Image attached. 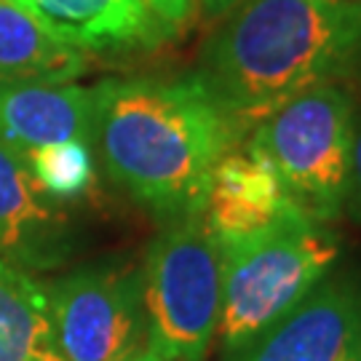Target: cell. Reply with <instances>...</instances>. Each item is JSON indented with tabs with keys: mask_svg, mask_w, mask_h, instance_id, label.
<instances>
[{
	"mask_svg": "<svg viewBox=\"0 0 361 361\" xmlns=\"http://www.w3.org/2000/svg\"><path fill=\"white\" fill-rule=\"evenodd\" d=\"M94 89V142L113 182L161 217L204 214L212 171L235 150L241 129L198 73L113 78Z\"/></svg>",
	"mask_w": 361,
	"mask_h": 361,
	"instance_id": "1",
	"label": "cell"
},
{
	"mask_svg": "<svg viewBox=\"0 0 361 361\" xmlns=\"http://www.w3.org/2000/svg\"><path fill=\"white\" fill-rule=\"evenodd\" d=\"M361 75V0H241L207 40V91L241 129L305 91Z\"/></svg>",
	"mask_w": 361,
	"mask_h": 361,
	"instance_id": "2",
	"label": "cell"
},
{
	"mask_svg": "<svg viewBox=\"0 0 361 361\" xmlns=\"http://www.w3.org/2000/svg\"><path fill=\"white\" fill-rule=\"evenodd\" d=\"M222 252L219 335L228 350H244L324 281L340 255L326 222L302 209L268 228L217 235Z\"/></svg>",
	"mask_w": 361,
	"mask_h": 361,
	"instance_id": "3",
	"label": "cell"
},
{
	"mask_svg": "<svg viewBox=\"0 0 361 361\" xmlns=\"http://www.w3.org/2000/svg\"><path fill=\"white\" fill-rule=\"evenodd\" d=\"M356 121L343 89L305 91L259 121L244 142L265 158L297 207L319 222L340 214L350 190Z\"/></svg>",
	"mask_w": 361,
	"mask_h": 361,
	"instance_id": "4",
	"label": "cell"
},
{
	"mask_svg": "<svg viewBox=\"0 0 361 361\" xmlns=\"http://www.w3.org/2000/svg\"><path fill=\"white\" fill-rule=\"evenodd\" d=\"M150 350L166 361H204L222 316V252L204 214L171 219L142 268Z\"/></svg>",
	"mask_w": 361,
	"mask_h": 361,
	"instance_id": "5",
	"label": "cell"
},
{
	"mask_svg": "<svg viewBox=\"0 0 361 361\" xmlns=\"http://www.w3.org/2000/svg\"><path fill=\"white\" fill-rule=\"evenodd\" d=\"M46 292L65 361H126L150 348L140 268H80Z\"/></svg>",
	"mask_w": 361,
	"mask_h": 361,
	"instance_id": "6",
	"label": "cell"
},
{
	"mask_svg": "<svg viewBox=\"0 0 361 361\" xmlns=\"http://www.w3.org/2000/svg\"><path fill=\"white\" fill-rule=\"evenodd\" d=\"M359 292L343 281H326L249 343L241 361H359Z\"/></svg>",
	"mask_w": 361,
	"mask_h": 361,
	"instance_id": "7",
	"label": "cell"
},
{
	"mask_svg": "<svg viewBox=\"0 0 361 361\" xmlns=\"http://www.w3.org/2000/svg\"><path fill=\"white\" fill-rule=\"evenodd\" d=\"M97 89L78 83H0V140L19 155L94 142Z\"/></svg>",
	"mask_w": 361,
	"mask_h": 361,
	"instance_id": "8",
	"label": "cell"
},
{
	"mask_svg": "<svg viewBox=\"0 0 361 361\" xmlns=\"http://www.w3.org/2000/svg\"><path fill=\"white\" fill-rule=\"evenodd\" d=\"M49 35L78 51L150 49L164 38L142 0H16Z\"/></svg>",
	"mask_w": 361,
	"mask_h": 361,
	"instance_id": "9",
	"label": "cell"
},
{
	"mask_svg": "<svg viewBox=\"0 0 361 361\" xmlns=\"http://www.w3.org/2000/svg\"><path fill=\"white\" fill-rule=\"evenodd\" d=\"M297 209L276 169L257 153L238 147L212 171L204 219L217 235H241L268 228Z\"/></svg>",
	"mask_w": 361,
	"mask_h": 361,
	"instance_id": "10",
	"label": "cell"
},
{
	"mask_svg": "<svg viewBox=\"0 0 361 361\" xmlns=\"http://www.w3.org/2000/svg\"><path fill=\"white\" fill-rule=\"evenodd\" d=\"M65 222L46 204L25 158L0 140V257L13 265H54Z\"/></svg>",
	"mask_w": 361,
	"mask_h": 361,
	"instance_id": "11",
	"label": "cell"
},
{
	"mask_svg": "<svg viewBox=\"0 0 361 361\" xmlns=\"http://www.w3.org/2000/svg\"><path fill=\"white\" fill-rule=\"evenodd\" d=\"M86 54L49 35L16 0H0V83H75Z\"/></svg>",
	"mask_w": 361,
	"mask_h": 361,
	"instance_id": "12",
	"label": "cell"
},
{
	"mask_svg": "<svg viewBox=\"0 0 361 361\" xmlns=\"http://www.w3.org/2000/svg\"><path fill=\"white\" fill-rule=\"evenodd\" d=\"M0 361H65L49 292L6 257H0Z\"/></svg>",
	"mask_w": 361,
	"mask_h": 361,
	"instance_id": "13",
	"label": "cell"
},
{
	"mask_svg": "<svg viewBox=\"0 0 361 361\" xmlns=\"http://www.w3.org/2000/svg\"><path fill=\"white\" fill-rule=\"evenodd\" d=\"M38 190L51 201H73L89 190L94 161L89 142L49 145L22 155Z\"/></svg>",
	"mask_w": 361,
	"mask_h": 361,
	"instance_id": "14",
	"label": "cell"
},
{
	"mask_svg": "<svg viewBox=\"0 0 361 361\" xmlns=\"http://www.w3.org/2000/svg\"><path fill=\"white\" fill-rule=\"evenodd\" d=\"M164 32H180L195 13V0H142Z\"/></svg>",
	"mask_w": 361,
	"mask_h": 361,
	"instance_id": "15",
	"label": "cell"
},
{
	"mask_svg": "<svg viewBox=\"0 0 361 361\" xmlns=\"http://www.w3.org/2000/svg\"><path fill=\"white\" fill-rule=\"evenodd\" d=\"M348 198L353 201V209L361 217V123L356 126V140H353V164H350V190Z\"/></svg>",
	"mask_w": 361,
	"mask_h": 361,
	"instance_id": "16",
	"label": "cell"
},
{
	"mask_svg": "<svg viewBox=\"0 0 361 361\" xmlns=\"http://www.w3.org/2000/svg\"><path fill=\"white\" fill-rule=\"evenodd\" d=\"M238 3L241 0H201V8L209 19H219V16H228Z\"/></svg>",
	"mask_w": 361,
	"mask_h": 361,
	"instance_id": "17",
	"label": "cell"
},
{
	"mask_svg": "<svg viewBox=\"0 0 361 361\" xmlns=\"http://www.w3.org/2000/svg\"><path fill=\"white\" fill-rule=\"evenodd\" d=\"M126 361H166L164 359V356H158V353H155V350H142V353H140V356H134V359H126Z\"/></svg>",
	"mask_w": 361,
	"mask_h": 361,
	"instance_id": "18",
	"label": "cell"
},
{
	"mask_svg": "<svg viewBox=\"0 0 361 361\" xmlns=\"http://www.w3.org/2000/svg\"><path fill=\"white\" fill-rule=\"evenodd\" d=\"M359 361H361V350H359Z\"/></svg>",
	"mask_w": 361,
	"mask_h": 361,
	"instance_id": "19",
	"label": "cell"
}]
</instances>
